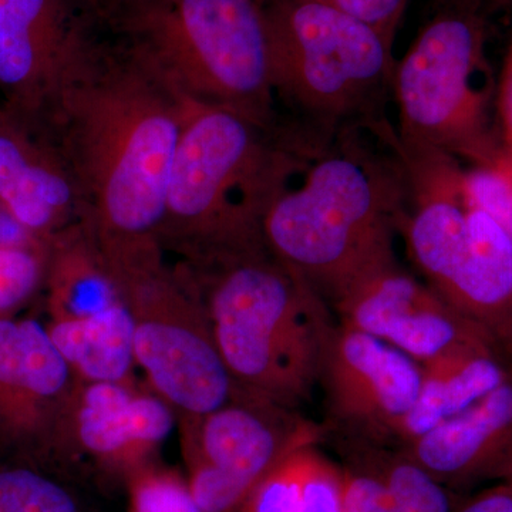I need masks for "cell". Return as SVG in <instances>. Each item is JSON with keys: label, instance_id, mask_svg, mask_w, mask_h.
I'll return each mask as SVG.
<instances>
[{"label": "cell", "instance_id": "cell-1", "mask_svg": "<svg viewBox=\"0 0 512 512\" xmlns=\"http://www.w3.org/2000/svg\"><path fill=\"white\" fill-rule=\"evenodd\" d=\"M190 101L94 25L63 77L45 131L72 168L104 248L158 241Z\"/></svg>", "mask_w": 512, "mask_h": 512}, {"label": "cell", "instance_id": "cell-2", "mask_svg": "<svg viewBox=\"0 0 512 512\" xmlns=\"http://www.w3.org/2000/svg\"><path fill=\"white\" fill-rule=\"evenodd\" d=\"M340 134L303 150L262 215L266 248L318 293L330 309L386 266L406 211L402 157L394 161ZM293 174V173H292Z\"/></svg>", "mask_w": 512, "mask_h": 512}, {"label": "cell", "instance_id": "cell-3", "mask_svg": "<svg viewBox=\"0 0 512 512\" xmlns=\"http://www.w3.org/2000/svg\"><path fill=\"white\" fill-rule=\"evenodd\" d=\"M178 262L201 293L239 389L289 409L308 402L338 326L328 303L265 244Z\"/></svg>", "mask_w": 512, "mask_h": 512}, {"label": "cell", "instance_id": "cell-4", "mask_svg": "<svg viewBox=\"0 0 512 512\" xmlns=\"http://www.w3.org/2000/svg\"><path fill=\"white\" fill-rule=\"evenodd\" d=\"M247 117L190 101L158 241L180 259L265 244L262 215L302 150Z\"/></svg>", "mask_w": 512, "mask_h": 512}, {"label": "cell", "instance_id": "cell-5", "mask_svg": "<svg viewBox=\"0 0 512 512\" xmlns=\"http://www.w3.org/2000/svg\"><path fill=\"white\" fill-rule=\"evenodd\" d=\"M96 25L188 100L282 136L261 0H128Z\"/></svg>", "mask_w": 512, "mask_h": 512}, {"label": "cell", "instance_id": "cell-6", "mask_svg": "<svg viewBox=\"0 0 512 512\" xmlns=\"http://www.w3.org/2000/svg\"><path fill=\"white\" fill-rule=\"evenodd\" d=\"M278 104L315 131L313 144L370 130L394 143L384 120L392 94L393 45L322 0H261Z\"/></svg>", "mask_w": 512, "mask_h": 512}, {"label": "cell", "instance_id": "cell-7", "mask_svg": "<svg viewBox=\"0 0 512 512\" xmlns=\"http://www.w3.org/2000/svg\"><path fill=\"white\" fill-rule=\"evenodd\" d=\"M493 92L480 18L468 8L440 12L394 69L397 153L444 154L474 165L500 160L504 150L490 124Z\"/></svg>", "mask_w": 512, "mask_h": 512}, {"label": "cell", "instance_id": "cell-8", "mask_svg": "<svg viewBox=\"0 0 512 512\" xmlns=\"http://www.w3.org/2000/svg\"><path fill=\"white\" fill-rule=\"evenodd\" d=\"M101 249L133 319L136 363L154 393L183 417L204 416L228 403L239 387L184 266L170 264L160 242Z\"/></svg>", "mask_w": 512, "mask_h": 512}, {"label": "cell", "instance_id": "cell-9", "mask_svg": "<svg viewBox=\"0 0 512 512\" xmlns=\"http://www.w3.org/2000/svg\"><path fill=\"white\" fill-rule=\"evenodd\" d=\"M325 437V426L298 410L239 389L220 409L183 417L191 493L204 512H238L269 471Z\"/></svg>", "mask_w": 512, "mask_h": 512}, {"label": "cell", "instance_id": "cell-10", "mask_svg": "<svg viewBox=\"0 0 512 512\" xmlns=\"http://www.w3.org/2000/svg\"><path fill=\"white\" fill-rule=\"evenodd\" d=\"M420 384L419 362L383 340L338 322L318 386L325 397L326 436L393 446L416 403Z\"/></svg>", "mask_w": 512, "mask_h": 512}, {"label": "cell", "instance_id": "cell-11", "mask_svg": "<svg viewBox=\"0 0 512 512\" xmlns=\"http://www.w3.org/2000/svg\"><path fill=\"white\" fill-rule=\"evenodd\" d=\"M93 26L74 0H0L3 109L45 130L63 77Z\"/></svg>", "mask_w": 512, "mask_h": 512}, {"label": "cell", "instance_id": "cell-12", "mask_svg": "<svg viewBox=\"0 0 512 512\" xmlns=\"http://www.w3.org/2000/svg\"><path fill=\"white\" fill-rule=\"evenodd\" d=\"M332 311L340 325L383 340L420 365L464 343L495 342L399 262L369 276Z\"/></svg>", "mask_w": 512, "mask_h": 512}, {"label": "cell", "instance_id": "cell-13", "mask_svg": "<svg viewBox=\"0 0 512 512\" xmlns=\"http://www.w3.org/2000/svg\"><path fill=\"white\" fill-rule=\"evenodd\" d=\"M0 205L43 241L87 217L82 188L55 140L3 107Z\"/></svg>", "mask_w": 512, "mask_h": 512}, {"label": "cell", "instance_id": "cell-14", "mask_svg": "<svg viewBox=\"0 0 512 512\" xmlns=\"http://www.w3.org/2000/svg\"><path fill=\"white\" fill-rule=\"evenodd\" d=\"M63 420L79 450L128 477L170 436L174 409L134 380H76Z\"/></svg>", "mask_w": 512, "mask_h": 512}, {"label": "cell", "instance_id": "cell-15", "mask_svg": "<svg viewBox=\"0 0 512 512\" xmlns=\"http://www.w3.org/2000/svg\"><path fill=\"white\" fill-rule=\"evenodd\" d=\"M399 448L456 493L511 480V377L466 412Z\"/></svg>", "mask_w": 512, "mask_h": 512}, {"label": "cell", "instance_id": "cell-16", "mask_svg": "<svg viewBox=\"0 0 512 512\" xmlns=\"http://www.w3.org/2000/svg\"><path fill=\"white\" fill-rule=\"evenodd\" d=\"M437 293L501 349L512 338V237L473 201L466 244Z\"/></svg>", "mask_w": 512, "mask_h": 512}, {"label": "cell", "instance_id": "cell-17", "mask_svg": "<svg viewBox=\"0 0 512 512\" xmlns=\"http://www.w3.org/2000/svg\"><path fill=\"white\" fill-rule=\"evenodd\" d=\"M73 372L47 329L35 320L0 319V410L28 427L53 407L64 416Z\"/></svg>", "mask_w": 512, "mask_h": 512}, {"label": "cell", "instance_id": "cell-18", "mask_svg": "<svg viewBox=\"0 0 512 512\" xmlns=\"http://www.w3.org/2000/svg\"><path fill=\"white\" fill-rule=\"evenodd\" d=\"M510 379L503 349L493 340H476L421 363L419 396L404 419L393 446L417 439L466 412Z\"/></svg>", "mask_w": 512, "mask_h": 512}, {"label": "cell", "instance_id": "cell-19", "mask_svg": "<svg viewBox=\"0 0 512 512\" xmlns=\"http://www.w3.org/2000/svg\"><path fill=\"white\" fill-rule=\"evenodd\" d=\"M45 281L53 320L93 318L124 303L116 275L86 220L49 239Z\"/></svg>", "mask_w": 512, "mask_h": 512}, {"label": "cell", "instance_id": "cell-20", "mask_svg": "<svg viewBox=\"0 0 512 512\" xmlns=\"http://www.w3.org/2000/svg\"><path fill=\"white\" fill-rule=\"evenodd\" d=\"M50 338L80 382H130L136 363L126 302L82 320H53Z\"/></svg>", "mask_w": 512, "mask_h": 512}, {"label": "cell", "instance_id": "cell-21", "mask_svg": "<svg viewBox=\"0 0 512 512\" xmlns=\"http://www.w3.org/2000/svg\"><path fill=\"white\" fill-rule=\"evenodd\" d=\"M338 444L379 474L396 512H454L463 500V495L439 483L402 448L342 440Z\"/></svg>", "mask_w": 512, "mask_h": 512}, {"label": "cell", "instance_id": "cell-22", "mask_svg": "<svg viewBox=\"0 0 512 512\" xmlns=\"http://www.w3.org/2000/svg\"><path fill=\"white\" fill-rule=\"evenodd\" d=\"M130 512H204L187 478L167 468L146 466L127 477Z\"/></svg>", "mask_w": 512, "mask_h": 512}, {"label": "cell", "instance_id": "cell-23", "mask_svg": "<svg viewBox=\"0 0 512 512\" xmlns=\"http://www.w3.org/2000/svg\"><path fill=\"white\" fill-rule=\"evenodd\" d=\"M0 512H80L73 495L35 471H0Z\"/></svg>", "mask_w": 512, "mask_h": 512}, {"label": "cell", "instance_id": "cell-24", "mask_svg": "<svg viewBox=\"0 0 512 512\" xmlns=\"http://www.w3.org/2000/svg\"><path fill=\"white\" fill-rule=\"evenodd\" d=\"M47 245L0 247V313L22 305L45 279Z\"/></svg>", "mask_w": 512, "mask_h": 512}, {"label": "cell", "instance_id": "cell-25", "mask_svg": "<svg viewBox=\"0 0 512 512\" xmlns=\"http://www.w3.org/2000/svg\"><path fill=\"white\" fill-rule=\"evenodd\" d=\"M299 512H345L343 468L320 453L318 446L303 451Z\"/></svg>", "mask_w": 512, "mask_h": 512}, {"label": "cell", "instance_id": "cell-26", "mask_svg": "<svg viewBox=\"0 0 512 512\" xmlns=\"http://www.w3.org/2000/svg\"><path fill=\"white\" fill-rule=\"evenodd\" d=\"M464 185L471 201L487 212L512 237V161L507 156L493 164L464 170Z\"/></svg>", "mask_w": 512, "mask_h": 512}, {"label": "cell", "instance_id": "cell-27", "mask_svg": "<svg viewBox=\"0 0 512 512\" xmlns=\"http://www.w3.org/2000/svg\"><path fill=\"white\" fill-rule=\"evenodd\" d=\"M305 448L295 451L269 471L252 488L238 512H299Z\"/></svg>", "mask_w": 512, "mask_h": 512}, {"label": "cell", "instance_id": "cell-28", "mask_svg": "<svg viewBox=\"0 0 512 512\" xmlns=\"http://www.w3.org/2000/svg\"><path fill=\"white\" fill-rule=\"evenodd\" d=\"M345 512H396L382 478L363 458L342 450Z\"/></svg>", "mask_w": 512, "mask_h": 512}, {"label": "cell", "instance_id": "cell-29", "mask_svg": "<svg viewBox=\"0 0 512 512\" xmlns=\"http://www.w3.org/2000/svg\"><path fill=\"white\" fill-rule=\"evenodd\" d=\"M322 2L362 20L393 45L394 36L402 22L409 0H322Z\"/></svg>", "mask_w": 512, "mask_h": 512}, {"label": "cell", "instance_id": "cell-30", "mask_svg": "<svg viewBox=\"0 0 512 512\" xmlns=\"http://www.w3.org/2000/svg\"><path fill=\"white\" fill-rule=\"evenodd\" d=\"M454 512H512V478L463 497Z\"/></svg>", "mask_w": 512, "mask_h": 512}, {"label": "cell", "instance_id": "cell-31", "mask_svg": "<svg viewBox=\"0 0 512 512\" xmlns=\"http://www.w3.org/2000/svg\"><path fill=\"white\" fill-rule=\"evenodd\" d=\"M498 119L503 136L504 154L512 161V43L505 56L498 84Z\"/></svg>", "mask_w": 512, "mask_h": 512}, {"label": "cell", "instance_id": "cell-32", "mask_svg": "<svg viewBox=\"0 0 512 512\" xmlns=\"http://www.w3.org/2000/svg\"><path fill=\"white\" fill-rule=\"evenodd\" d=\"M74 2L79 5V8L83 10L87 18L97 23L101 19L106 18L114 9L128 2V0H74Z\"/></svg>", "mask_w": 512, "mask_h": 512}, {"label": "cell", "instance_id": "cell-33", "mask_svg": "<svg viewBox=\"0 0 512 512\" xmlns=\"http://www.w3.org/2000/svg\"><path fill=\"white\" fill-rule=\"evenodd\" d=\"M505 360H507L508 370H510V377L512 380V338L508 340L507 345L503 348Z\"/></svg>", "mask_w": 512, "mask_h": 512}]
</instances>
